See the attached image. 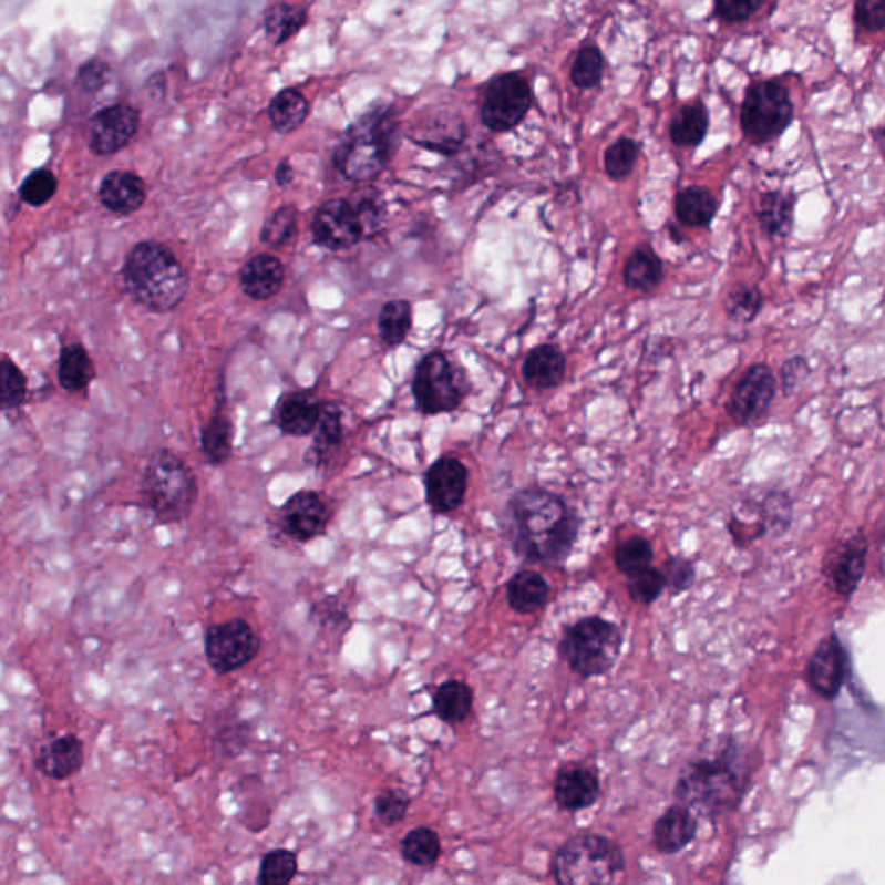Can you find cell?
<instances>
[{"label":"cell","instance_id":"cell-6","mask_svg":"<svg viewBox=\"0 0 885 885\" xmlns=\"http://www.w3.org/2000/svg\"><path fill=\"white\" fill-rule=\"evenodd\" d=\"M625 866L618 842L587 832L573 835L555 851L552 875L560 885H604L613 884Z\"/></svg>","mask_w":885,"mask_h":885},{"label":"cell","instance_id":"cell-4","mask_svg":"<svg viewBox=\"0 0 885 885\" xmlns=\"http://www.w3.org/2000/svg\"><path fill=\"white\" fill-rule=\"evenodd\" d=\"M398 137L400 123L393 110L369 111L342 135L336 150V166L348 181H374L393 158Z\"/></svg>","mask_w":885,"mask_h":885},{"label":"cell","instance_id":"cell-50","mask_svg":"<svg viewBox=\"0 0 885 885\" xmlns=\"http://www.w3.org/2000/svg\"><path fill=\"white\" fill-rule=\"evenodd\" d=\"M251 730L245 721L239 718H233L228 714L227 718L222 720L220 727L217 728L215 733V745L225 758H234L240 754L243 749L248 745Z\"/></svg>","mask_w":885,"mask_h":885},{"label":"cell","instance_id":"cell-34","mask_svg":"<svg viewBox=\"0 0 885 885\" xmlns=\"http://www.w3.org/2000/svg\"><path fill=\"white\" fill-rule=\"evenodd\" d=\"M342 440L341 410L335 403L320 407V418L316 428V440L310 446V456L313 464L319 465L329 461Z\"/></svg>","mask_w":885,"mask_h":885},{"label":"cell","instance_id":"cell-18","mask_svg":"<svg viewBox=\"0 0 885 885\" xmlns=\"http://www.w3.org/2000/svg\"><path fill=\"white\" fill-rule=\"evenodd\" d=\"M829 559L831 564H825V570L832 588L842 598L850 600L865 576L868 559V542L865 535L862 532L854 533L829 554Z\"/></svg>","mask_w":885,"mask_h":885},{"label":"cell","instance_id":"cell-42","mask_svg":"<svg viewBox=\"0 0 885 885\" xmlns=\"http://www.w3.org/2000/svg\"><path fill=\"white\" fill-rule=\"evenodd\" d=\"M298 874V858L289 850H274L261 860L258 885H288Z\"/></svg>","mask_w":885,"mask_h":885},{"label":"cell","instance_id":"cell-53","mask_svg":"<svg viewBox=\"0 0 885 885\" xmlns=\"http://www.w3.org/2000/svg\"><path fill=\"white\" fill-rule=\"evenodd\" d=\"M661 570L666 579V590L673 597L689 590L696 579V567L685 557H669Z\"/></svg>","mask_w":885,"mask_h":885},{"label":"cell","instance_id":"cell-51","mask_svg":"<svg viewBox=\"0 0 885 885\" xmlns=\"http://www.w3.org/2000/svg\"><path fill=\"white\" fill-rule=\"evenodd\" d=\"M296 224H298V212L295 206H282L265 222L261 228V243L272 248L286 245L295 234Z\"/></svg>","mask_w":885,"mask_h":885},{"label":"cell","instance_id":"cell-5","mask_svg":"<svg viewBox=\"0 0 885 885\" xmlns=\"http://www.w3.org/2000/svg\"><path fill=\"white\" fill-rule=\"evenodd\" d=\"M141 496L158 523H182L196 504V477L175 453L159 450L142 473Z\"/></svg>","mask_w":885,"mask_h":885},{"label":"cell","instance_id":"cell-3","mask_svg":"<svg viewBox=\"0 0 885 885\" xmlns=\"http://www.w3.org/2000/svg\"><path fill=\"white\" fill-rule=\"evenodd\" d=\"M122 280L135 303L156 313L175 310L189 291V276L177 256L156 240H142L126 253Z\"/></svg>","mask_w":885,"mask_h":885},{"label":"cell","instance_id":"cell-17","mask_svg":"<svg viewBox=\"0 0 885 885\" xmlns=\"http://www.w3.org/2000/svg\"><path fill=\"white\" fill-rule=\"evenodd\" d=\"M138 131V113L126 104L106 107L101 113L95 114L91 122V144L92 153L97 156H110L119 153L120 150L134 138Z\"/></svg>","mask_w":885,"mask_h":885},{"label":"cell","instance_id":"cell-32","mask_svg":"<svg viewBox=\"0 0 885 885\" xmlns=\"http://www.w3.org/2000/svg\"><path fill=\"white\" fill-rule=\"evenodd\" d=\"M473 689L462 680L441 683L433 696L434 714L450 724L464 723L473 711Z\"/></svg>","mask_w":885,"mask_h":885},{"label":"cell","instance_id":"cell-12","mask_svg":"<svg viewBox=\"0 0 885 885\" xmlns=\"http://www.w3.org/2000/svg\"><path fill=\"white\" fill-rule=\"evenodd\" d=\"M776 393V379L772 367L754 363L733 388L727 412L737 425L761 421L772 407Z\"/></svg>","mask_w":885,"mask_h":885},{"label":"cell","instance_id":"cell-43","mask_svg":"<svg viewBox=\"0 0 885 885\" xmlns=\"http://www.w3.org/2000/svg\"><path fill=\"white\" fill-rule=\"evenodd\" d=\"M654 548L649 539L644 536H631L616 548L614 563L619 573L625 576L635 575L638 570L652 566Z\"/></svg>","mask_w":885,"mask_h":885},{"label":"cell","instance_id":"cell-24","mask_svg":"<svg viewBox=\"0 0 885 885\" xmlns=\"http://www.w3.org/2000/svg\"><path fill=\"white\" fill-rule=\"evenodd\" d=\"M240 288L249 298L265 301L274 298L284 284V267L276 256L258 255L240 270Z\"/></svg>","mask_w":885,"mask_h":885},{"label":"cell","instance_id":"cell-23","mask_svg":"<svg viewBox=\"0 0 885 885\" xmlns=\"http://www.w3.org/2000/svg\"><path fill=\"white\" fill-rule=\"evenodd\" d=\"M412 137L422 147L441 154H453L464 142L465 126L456 114L438 111L415 125Z\"/></svg>","mask_w":885,"mask_h":885},{"label":"cell","instance_id":"cell-33","mask_svg":"<svg viewBox=\"0 0 885 885\" xmlns=\"http://www.w3.org/2000/svg\"><path fill=\"white\" fill-rule=\"evenodd\" d=\"M308 111H310V106L301 92L295 91V89H284L268 106V116L277 132L291 134L303 125Z\"/></svg>","mask_w":885,"mask_h":885},{"label":"cell","instance_id":"cell-48","mask_svg":"<svg viewBox=\"0 0 885 885\" xmlns=\"http://www.w3.org/2000/svg\"><path fill=\"white\" fill-rule=\"evenodd\" d=\"M604 75V55L595 45H587L576 55L570 70V80L579 89H591L600 83Z\"/></svg>","mask_w":885,"mask_h":885},{"label":"cell","instance_id":"cell-31","mask_svg":"<svg viewBox=\"0 0 885 885\" xmlns=\"http://www.w3.org/2000/svg\"><path fill=\"white\" fill-rule=\"evenodd\" d=\"M717 213V196L702 185L685 187L675 197V215L687 227H709Z\"/></svg>","mask_w":885,"mask_h":885},{"label":"cell","instance_id":"cell-14","mask_svg":"<svg viewBox=\"0 0 885 885\" xmlns=\"http://www.w3.org/2000/svg\"><path fill=\"white\" fill-rule=\"evenodd\" d=\"M850 671V659L841 638L835 634L823 638L807 666V681L820 697L832 701L841 693Z\"/></svg>","mask_w":885,"mask_h":885},{"label":"cell","instance_id":"cell-28","mask_svg":"<svg viewBox=\"0 0 885 885\" xmlns=\"http://www.w3.org/2000/svg\"><path fill=\"white\" fill-rule=\"evenodd\" d=\"M550 597V585L536 570L524 569L507 583V604L514 613H538Z\"/></svg>","mask_w":885,"mask_h":885},{"label":"cell","instance_id":"cell-26","mask_svg":"<svg viewBox=\"0 0 885 885\" xmlns=\"http://www.w3.org/2000/svg\"><path fill=\"white\" fill-rule=\"evenodd\" d=\"M320 403L311 393H291L282 398L277 407V424L280 431L291 436H308L313 433L320 418Z\"/></svg>","mask_w":885,"mask_h":885},{"label":"cell","instance_id":"cell-15","mask_svg":"<svg viewBox=\"0 0 885 885\" xmlns=\"http://www.w3.org/2000/svg\"><path fill=\"white\" fill-rule=\"evenodd\" d=\"M311 234L317 245L331 251L353 248L362 239L353 206L344 199H331L320 206L311 224Z\"/></svg>","mask_w":885,"mask_h":885},{"label":"cell","instance_id":"cell-36","mask_svg":"<svg viewBox=\"0 0 885 885\" xmlns=\"http://www.w3.org/2000/svg\"><path fill=\"white\" fill-rule=\"evenodd\" d=\"M400 851H402L403 860L410 865H434L441 856L440 835L430 826H418L403 837Z\"/></svg>","mask_w":885,"mask_h":885},{"label":"cell","instance_id":"cell-2","mask_svg":"<svg viewBox=\"0 0 885 885\" xmlns=\"http://www.w3.org/2000/svg\"><path fill=\"white\" fill-rule=\"evenodd\" d=\"M751 783V760L735 737L712 740L706 751L681 768L675 785V797L704 816L732 813L748 794Z\"/></svg>","mask_w":885,"mask_h":885},{"label":"cell","instance_id":"cell-37","mask_svg":"<svg viewBox=\"0 0 885 885\" xmlns=\"http://www.w3.org/2000/svg\"><path fill=\"white\" fill-rule=\"evenodd\" d=\"M724 313L735 323L754 322L763 310V292L751 284L739 282L728 289L723 301Z\"/></svg>","mask_w":885,"mask_h":885},{"label":"cell","instance_id":"cell-54","mask_svg":"<svg viewBox=\"0 0 885 885\" xmlns=\"http://www.w3.org/2000/svg\"><path fill=\"white\" fill-rule=\"evenodd\" d=\"M763 2L764 0H714V11L728 23H740L751 18Z\"/></svg>","mask_w":885,"mask_h":885},{"label":"cell","instance_id":"cell-58","mask_svg":"<svg viewBox=\"0 0 885 885\" xmlns=\"http://www.w3.org/2000/svg\"><path fill=\"white\" fill-rule=\"evenodd\" d=\"M276 178L280 187H286L292 181V168L288 162H280L277 166Z\"/></svg>","mask_w":885,"mask_h":885},{"label":"cell","instance_id":"cell-16","mask_svg":"<svg viewBox=\"0 0 885 885\" xmlns=\"http://www.w3.org/2000/svg\"><path fill=\"white\" fill-rule=\"evenodd\" d=\"M331 519L322 496L313 492H299L286 502L280 512V526L289 538L307 544L323 535Z\"/></svg>","mask_w":885,"mask_h":885},{"label":"cell","instance_id":"cell-55","mask_svg":"<svg viewBox=\"0 0 885 885\" xmlns=\"http://www.w3.org/2000/svg\"><path fill=\"white\" fill-rule=\"evenodd\" d=\"M854 18L869 32H882L885 27V0H858Z\"/></svg>","mask_w":885,"mask_h":885},{"label":"cell","instance_id":"cell-46","mask_svg":"<svg viewBox=\"0 0 885 885\" xmlns=\"http://www.w3.org/2000/svg\"><path fill=\"white\" fill-rule=\"evenodd\" d=\"M665 590V575L658 567L649 566L647 569L628 576V594H630L631 600L640 606H652Z\"/></svg>","mask_w":885,"mask_h":885},{"label":"cell","instance_id":"cell-7","mask_svg":"<svg viewBox=\"0 0 885 885\" xmlns=\"http://www.w3.org/2000/svg\"><path fill=\"white\" fill-rule=\"evenodd\" d=\"M621 649V628L600 616H588L567 626L559 644L560 659L582 678L609 673Z\"/></svg>","mask_w":885,"mask_h":885},{"label":"cell","instance_id":"cell-29","mask_svg":"<svg viewBox=\"0 0 885 885\" xmlns=\"http://www.w3.org/2000/svg\"><path fill=\"white\" fill-rule=\"evenodd\" d=\"M95 378V367L91 354L80 342H71L61 350L58 360V381L66 393L88 390Z\"/></svg>","mask_w":885,"mask_h":885},{"label":"cell","instance_id":"cell-45","mask_svg":"<svg viewBox=\"0 0 885 885\" xmlns=\"http://www.w3.org/2000/svg\"><path fill=\"white\" fill-rule=\"evenodd\" d=\"M638 159V144L631 138L621 137L607 147L604 154V168L613 181H625L630 177Z\"/></svg>","mask_w":885,"mask_h":885},{"label":"cell","instance_id":"cell-1","mask_svg":"<svg viewBox=\"0 0 885 885\" xmlns=\"http://www.w3.org/2000/svg\"><path fill=\"white\" fill-rule=\"evenodd\" d=\"M579 526L569 502L545 488L519 490L502 516V532L514 554L538 566L564 563L578 542Z\"/></svg>","mask_w":885,"mask_h":885},{"label":"cell","instance_id":"cell-27","mask_svg":"<svg viewBox=\"0 0 885 885\" xmlns=\"http://www.w3.org/2000/svg\"><path fill=\"white\" fill-rule=\"evenodd\" d=\"M795 197L792 194L770 191L761 194L755 217L760 222L761 230L772 239H783L792 233L794 227Z\"/></svg>","mask_w":885,"mask_h":885},{"label":"cell","instance_id":"cell-11","mask_svg":"<svg viewBox=\"0 0 885 885\" xmlns=\"http://www.w3.org/2000/svg\"><path fill=\"white\" fill-rule=\"evenodd\" d=\"M532 85L519 73L496 76L484 92L481 120L488 131L502 132L516 128L532 107Z\"/></svg>","mask_w":885,"mask_h":885},{"label":"cell","instance_id":"cell-10","mask_svg":"<svg viewBox=\"0 0 885 885\" xmlns=\"http://www.w3.org/2000/svg\"><path fill=\"white\" fill-rule=\"evenodd\" d=\"M260 638L245 619H230L209 626L205 635V652L209 668L217 675L234 673L256 658Z\"/></svg>","mask_w":885,"mask_h":885},{"label":"cell","instance_id":"cell-25","mask_svg":"<svg viewBox=\"0 0 885 885\" xmlns=\"http://www.w3.org/2000/svg\"><path fill=\"white\" fill-rule=\"evenodd\" d=\"M564 375H566V357L557 347L539 344L524 359V381L536 390H552L559 387Z\"/></svg>","mask_w":885,"mask_h":885},{"label":"cell","instance_id":"cell-13","mask_svg":"<svg viewBox=\"0 0 885 885\" xmlns=\"http://www.w3.org/2000/svg\"><path fill=\"white\" fill-rule=\"evenodd\" d=\"M467 469L453 456H443L434 462L424 477L425 498L431 511L445 516L461 507L467 492Z\"/></svg>","mask_w":885,"mask_h":885},{"label":"cell","instance_id":"cell-22","mask_svg":"<svg viewBox=\"0 0 885 885\" xmlns=\"http://www.w3.org/2000/svg\"><path fill=\"white\" fill-rule=\"evenodd\" d=\"M697 835V819L693 811L677 803L654 823V846L662 854H677L689 846Z\"/></svg>","mask_w":885,"mask_h":885},{"label":"cell","instance_id":"cell-44","mask_svg":"<svg viewBox=\"0 0 885 885\" xmlns=\"http://www.w3.org/2000/svg\"><path fill=\"white\" fill-rule=\"evenodd\" d=\"M311 622L323 634H347L350 628V614L341 603V598L336 595L320 598L316 606L311 607Z\"/></svg>","mask_w":885,"mask_h":885},{"label":"cell","instance_id":"cell-21","mask_svg":"<svg viewBox=\"0 0 885 885\" xmlns=\"http://www.w3.org/2000/svg\"><path fill=\"white\" fill-rule=\"evenodd\" d=\"M99 202L114 215H132L146 202V184L138 175L113 169L99 185Z\"/></svg>","mask_w":885,"mask_h":885},{"label":"cell","instance_id":"cell-40","mask_svg":"<svg viewBox=\"0 0 885 885\" xmlns=\"http://www.w3.org/2000/svg\"><path fill=\"white\" fill-rule=\"evenodd\" d=\"M378 323L382 341L388 347H398L412 329V307L405 299H394L381 308Z\"/></svg>","mask_w":885,"mask_h":885},{"label":"cell","instance_id":"cell-41","mask_svg":"<svg viewBox=\"0 0 885 885\" xmlns=\"http://www.w3.org/2000/svg\"><path fill=\"white\" fill-rule=\"evenodd\" d=\"M27 394L28 381L23 370L8 357H0V410L20 409Z\"/></svg>","mask_w":885,"mask_h":885},{"label":"cell","instance_id":"cell-56","mask_svg":"<svg viewBox=\"0 0 885 885\" xmlns=\"http://www.w3.org/2000/svg\"><path fill=\"white\" fill-rule=\"evenodd\" d=\"M810 374V366L803 357H794L788 360L782 367V387L783 393L791 394L795 388L804 381Z\"/></svg>","mask_w":885,"mask_h":885},{"label":"cell","instance_id":"cell-30","mask_svg":"<svg viewBox=\"0 0 885 885\" xmlns=\"http://www.w3.org/2000/svg\"><path fill=\"white\" fill-rule=\"evenodd\" d=\"M622 279L634 291L649 292L665 279V265L652 246L640 245L626 260Z\"/></svg>","mask_w":885,"mask_h":885},{"label":"cell","instance_id":"cell-52","mask_svg":"<svg viewBox=\"0 0 885 885\" xmlns=\"http://www.w3.org/2000/svg\"><path fill=\"white\" fill-rule=\"evenodd\" d=\"M410 797L402 789H387L379 792L374 801V815L382 825L393 826L405 819Z\"/></svg>","mask_w":885,"mask_h":885},{"label":"cell","instance_id":"cell-8","mask_svg":"<svg viewBox=\"0 0 885 885\" xmlns=\"http://www.w3.org/2000/svg\"><path fill=\"white\" fill-rule=\"evenodd\" d=\"M794 119L791 94L783 83L763 80L752 83L742 103V131L755 144L773 141L788 131Z\"/></svg>","mask_w":885,"mask_h":885},{"label":"cell","instance_id":"cell-49","mask_svg":"<svg viewBox=\"0 0 885 885\" xmlns=\"http://www.w3.org/2000/svg\"><path fill=\"white\" fill-rule=\"evenodd\" d=\"M58 191V178L51 169L40 168L24 178L20 187L21 202L32 208L48 205Z\"/></svg>","mask_w":885,"mask_h":885},{"label":"cell","instance_id":"cell-39","mask_svg":"<svg viewBox=\"0 0 885 885\" xmlns=\"http://www.w3.org/2000/svg\"><path fill=\"white\" fill-rule=\"evenodd\" d=\"M234 436L236 431L233 421L224 415H213L212 421L202 431V446L206 459L212 464H224L228 461V456L233 453Z\"/></svg>","mask_w":885,"mask_h":885},{"label":"cell","instance_id":"cell-20","mask_svg":"<svg viewBox=\"0 0 885 885\" xmlns=\"http://www.w3.org/2000/svg\"><path fill=\"white\" fill-rule=\"evenodd\" d=\"M85 752L83 742L73 733L54 737L40 748L37 768L49 779L63 780L75 776L82 770Z\"/></svg>","mask_w":885,"mask_h":885},{"label":"cell","instance_id":"cell-19","mask_svg":"<svg viewBox=\"0 0 885 885\" xmlns=\"http://www.w3.org/2000/svg\"><path fill=\"white\" fill-rule=\"evenodd\" d=\"M554 795L555 803L563 811L588 810L598 801L600 780L590 768L570 764L555 776Z\"/></svg>","mask_w":885,"mask_h":885},{"label":"cell","instance_id":"cell-9","mask_svg":"<svg viewBox=\"0 0 885 885\" xmlns=\"http://www.w3.org/2000/svg\"><path fill=\"white\" fill-rule=\"evenodd\" d=\"M469 384L461 369L441 351H431L419 362L412 391L421 412L428 415L453 412L461 407Z\"/></svg>","mask_w":885,"mask_h":885},{"label":"cell","instance_id":"cell-35","mask_svg":"<svg viewBox=\"0 0 885 885\" xmlns=\"http://www.w3.org/2000/svg\"><path fill=\"white\" fill-rule=\"evenodd\" d=\"M709 128V114L702 104L680 107L671 122V141L681 147H696L704 141Z\"/></svg>","mask_w":885,"mask_h":885},{"label":"cell","instance_id":"cell-57","mask_svg":"<svg viewBox=\"0 0 885 885\" xmlns=\"http://www.w3.org/2000/svg\"><path fill=\"white\" fill-rule=\"evenodd\" d=\"M107 75H110L107 64H104L103 61L94 60L82 66L79 73V82L83 91L95 92L104 88Z\"/></svg>","mask_w":885,"mask_h":885},{"label":"cell","instance_id":"cell-47","mask_svg":"<svg viewBox=\"0 0 885 885\" xmlns=\"http://www.w3.org/2000/svg\"><path fill=\"white\" fill-rule=\"evenodd\" d=\"M354 215L360 224L362 237H372L381 233L387 224V208L382 203L381 196L375 193L360 194L353 203Z\"/></svg>","mask_w":885,"mask_h":885},{"label":"cell","instance_id":"cell-38","mask_svg":"<svg viewBox=\"0 0 885 885\" xmlns=\"http://www.w3.org/2000/svg\"><path fill=\"white\" fill-rule=\"evenodd\" d=\"M307 20V11L303 8L280 2L267 12L265 30L274 44L282 45L305 27Z\"/></svg>","mask_w":885,"mask_h":885}]
</instances>
